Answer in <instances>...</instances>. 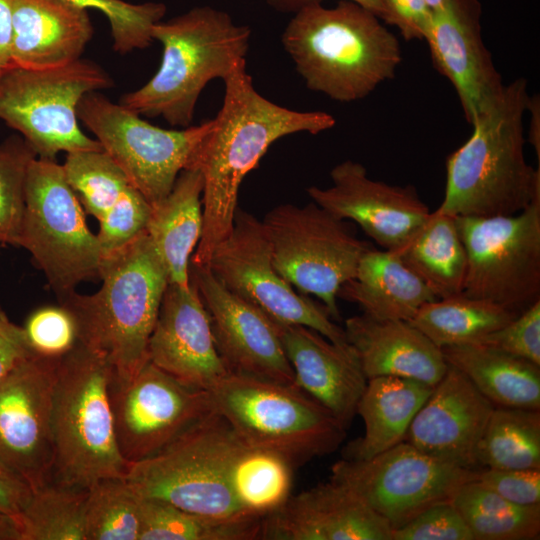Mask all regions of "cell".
<instances>
[{"mask_svg":"<svg viewBox=\"0 0 540 540\" xmlns=\"http://www.w3.org/2000/svg\"><path fill=\"white\" fill-rule=\"evenodd\" d=\"M223 105L187 169L203 178V229L190 263L208 266L215 247L231 232L244 177L279 138L298 132L318 134L335 125L331 114L295 111L260 95L246 67L225 80Z\"/></svg>","mask_w":540,"mask_h":540,"instance_id":"1","label":"cell"},{"mask_svg":"<svg viewBox=\"0 0 540 540\" xmlns=\"http://www.w3.org/2000/svg\"><path fill=\"white\" fill-rule=\"evenodd\" d=\"M529 99L526 79L517 78L475 119L471 136L447 157L438 211L454 217L513 215L540 195V167L524 155Z\"/></svg>","mask_w":540,"mask_h":540,"instance_id":"2","label":"cell"},{"mask_svg":"<svg viewBox=\"0 0 540 540\" xmlns=\"http://www.w3.org/2000/svg\"><path fill=\"white\" fill-rule=\"evenodd\" d=\"M306 86L338 102H353L391 80L402 61L398 39L361 5L340 0L322 2L294 13L282 34Z\"/></svg>","mask_w":540,"mask_h":540,"instance_id":"3","label":"cell"},{"mask_svg":"<svg viewBox=\"0 0 540 540\" xmlns=\"http://www.w3.org/2000/svg\"><path fill=\"white\" fill-rule=\"evenodd\" d=\"M101 287L58 298L75 318L79 343L103 356L113 378L127 381L149 361L148 343L169 283L167 270L144 231L102 259Z\"/></svg>","mask_w":540,"mask_h":540,"instance_id":"4","label":"cell"},{"mask_svg":"<svg viewBox=\"0 0 540 540\" xmlns=\"http://www.w3.org/2000/svg\"><path fill=\"white\" fill-rule=\"evenodd\" d=\"M250 35L248 26L210 6L159 21L152 37L163 47L160 67L142 87L122 95L119 104L172 126H191L204 87L246 67Z\"/></svg>","mask_w":540,"mask_h":540,"instance_id":"5","label":"cell"},{"mask_svg":"<svg viewBox=\"0 0 540 540\" xmlns=\"http://www.w3.org/2000/svg\"><path fill=\"white\" fill-rule=\"evenodd\" d=\"M112 368L78 344L58 365L52 409L54 459L50 481L87 490L100 480L124 478L109 397Z\"/></svg>","mask_w":540,"mask_h":540,"instance_id":"6","label":"cell"},{"mask_svg":"<svg viewBox=\"0 0 540 540\" xmlns=\"http://www.w3.org/2000/svg\"><path fill=\"white\" fill-rule=\"evenodd\" d=\"M209 393L243 444L294 467L334 452L346 437V428L296 384L229 372Z\"/></svg>","mask_w":540,"mask_h":540,"instance_id":"7","label":"cell"},{"mask_svg":"<svg viewBox=\"0 0 540 540\" xmlns=\"http://www.w3.org/2000/svg\"><path fill=\"white\" fill-rule=\"evenodd\" d=\"M240 442L214 409L155 455L129 464L124 479L138 496L187 512L220 518L251 516L243 512L229 484L231 461Z\"/></svg>","mask_w":540,"mask_h":540,"instance_id":"8","label":"cell"},{"mask_svg":"<svg viewBox=\"0 0 540 540\" xmlns=\"http://www.w3.org/2000/svg\"><path fill=\"white\" fill-rule=\"evenodd\" d=\"M111 86L107 72L87 59L49 69L11 61L0 69V119L18 131L39 158L102 150L81 129L77 107L85 94Z\"/></svg>","mask_w":540,"mask_h":540,"instance_id":"9","label":"cell"},{"mask_svg":"<svg viewBox=\"0 0 540 540\" xmlns=\"http://www.w3.org/2000/svg\"><path fill=\"white\" fill-rule=\"evenodd\" d=\"M85 214L62 164L34 158L27 172L17 247L30 253L57 298L76 291L84 281L99 278L101 250Z\"/></svg>","mask_w":540,"mask_h":540,"instance_id":"10","label":"cell"},{"mask_svg":"<svg viewBox=\"0 0 540 540\" xmlns=\"http://www.w3.org/2000/svg\"><path fill=\"white\" fill-rule=\"evenodd\" d=\"M261 222L276 270L305 295L319 298L331 318L339 320V289L354 278L371 245L358 239L346 220L314 202L281 204Z\"/></svg>","mask_w":540,"mask_h":540,"instance_id":"11","label":"cell"},{"mask_svg":"<svg viewBox=\"0 0 540 540\" xmlns=\"http://www.w3.org/2000/svg\"><path fill=\"white\" fill-rule=\"evenodd\" d=\"M467 253L462 294L519 315L540 300V195L506 216H456Z\"/></svg>","mask_w":540,"mask_h":540,"instance_id":"12","label":"cell"},{"mask_svg":"<svg viewBox=\"0 0 540 540\" xmlns=\"http://www.w3.org/2000/svg\"><path fill=\"white\" fill-rule=\"evenodd\" d=\"M77 116L151 206L169 194L211 126L163 129L98 91L82 97Z\"/></svg>","mask_w":540,"mask_h":540,"instance_id":"13","label":"cell"},{"mask_svg":"<svg viewBox=\"0 0 540 540\" xmlns=\"http://www.w3.org/2000/svg\"><path fill=\"white\" fill-rule=\"evenodd\" d=\"M478 472L434 458L404 440L370 459L342 458L331 467L330 479L352 491L393 531L430 506L451 501Z\"/></svg>","mask_w":540,"mask_h":540,"instance_id":"14","label":"cell"},{"mask_svg":"<svg viewBox=\"0 0 540 540\" xmlns=\"http://www.w3.org/2000/svg\"><path fill=\"white\" fill-rule=\"evenodd\" d=\"M207 267L227 290L274 322L302 325L337 345H349L344 328L325 306L296 293L276 270L262 222L250 213L237 209L231 232L215 247Z\"/></svg>","mask_w":540,"mask_h":540,"instance_id":"15","label":"cell"},{"mask_svg":"<svg viewBox=\"0 0 540 540\" xmlns=\"http://www.w3.org/2000/svg\"><path fill=\"white\" fill-rule=\"evenodd\" d=\"M109 397L118 447L129 464L155 455L214 410L209 391L181 383L150 361L130 380L112 376Z\"/></svg>","mask_w":540,"mask_h":540,"instance_id":"16","label":"cell"},{"mask_svg":"<svg viewBox=\"0 0 540 540\" xmlns=\"http://www.w3.org/2000/svg\"><path fill=\"white\" fill-rule=\"evenodd\" d=\"M59 361L34 354L0 381V461L33 490L51 479L52 409Z\"/></svg>","mask_w":540,"mask_h":540,"instance_id":"17","label":"cell"},{"mask_svg":"<svg viewBox=\"0 0 540 540\" xmlns=\"http://www.w3.org/2000/svg\"><path fill=\"white\" fill-rule=\"evenodd\" d=\"M189 280L208 312L217 351L229 372L295 384L276 322L227 290L208 267L190 263Z\"/></svg>","mask_w":540,"mask_h":540,"instance_id":"18","label":"cell"},{"mask_svg":"<svg viewBox=\"0 0 540 540\" xmlns=\"http://www.w3.org/2000/svg\"><path fill=\"white\" fill-rule=\"evenodd\" d=\"M330 177L327 188L308 187L309 197L332 215L357 223L385 250L401 246L431 213L413 186L374 180L359 162L337 164Z\"/></svg>","mask_w":540,"mask_h":540,"instance_id":"19","label":"cell"},{"mask_svg":"<svg viewBox=\"0 0 540 540\" xmlns=\"http://www.w3.org/2000/svg\"><path fill=\"white\" fill-rule=\"evenodd\" d=\"M425 34L434 67L453 85L471 125L505 84L481 35L478 0H452L432 11Z\"/></svg>","mask_w":540,"mask_h":540,"instance_id":"20","label":"cell"},{"mask_svg":"<svg viewBox=\"0 0 540 540\" xmlns=\"http://www.w3.org/2000/svg\"><path fill=\"white\" fill-rule=\"evenodd\" d=\"M151 363L192 388L209 391L228 373L208 312L190 282L168 283L148 343Z\"/></svg>","mask_w":540,"mask_h":540,"instance_id":"21","label":"cell"},{"mask_svg":"<svg viewBox=\"0 0 540 540\" xmlns=\"http://www.w3.org/2000/svg\"><path fill=\"white\" fill-rule=\"evenodd\" d=\"M494 407L461 371L448 365L415 414L405 441L441 461L480 470L476 449Z\"/></svg>","mask_w":540,"mask_h":540,"instance_id":"22","label":"cell"},{"mask_svg":"<svg viewBox=\"0 0 540 540\" xmlns=\"http://www.w3.org/2000/svg\"><path fill=\"white\" fill-rule=\"evenodd\" d=\"M262 540H392L390 525L330 479L288 499L261 521Z\"/></svg>","mask_w":540,"mask_h":540,"instance_id":"23","label":"cell"},{"mask_svg":"<svg viewBox=\"0 0 540 540\" xmlns=\"http://www.w3.org/2000/svg\"><path fill=\"white\" fill-rule=\"evenodd\" d=\"M277 327L295 384L347 429L368 381L354 349L302 325Z\"/></svg>","mask_w":540,"mask_h":540,"instance_id":"24","label":"cell"},{"mask_svg":"<svg viewBox=\"0 0 540 540\" xmlns=\"http://www.w3.org/2000/svg\"><path fill=\"white\" fill-rule=\"evenodd\" d=\"M344 331L367 379L397 376L435 386L447 371L441 348L409 321L362 314L348 318Z\"/></svg>","mask_w":540,"mask_h":540,"instance_id":"25","label":"cell"},{"mask_svg":"<svg viewBox=\"0 0 540 540\" xmlns=\"http://www.w3.org/2000/svg\"><path fill=\"white\" fill-rule=\"evenodd\" d=\"M12 62L49 69L81 58L94 29L87 10L63 0H11Z\"/></svg>","mask_w":540,"mask_h":540,"instance_id":"26","label":"cell"},{"mask_svg":"<svg viewBox=\"0 0 540 540\" xmlns=\"http://www.w3.org/2000/svg\"><path fill=\"white\" fill-rule=\"evenodd\" d=\"M338 297L357 304L371 318L403 321H410L423 305L438 299L394 251L372 246Z\"/></svg>","mask_w":540,"mask_h":540,"instance_id":"27","label":"cell"},{"mask_svg":"<svg viewBox=\"0 0 540 540\" xmlns=\"http://www.w3.org/2000/svg\"><path fill=\"white\" fill-rule=\"evenodd\" d=\"M434 386L411 378L378 376L368 379L357 405L364 434L342 451L347 460L370 459L405 440L408 428Z\"/></svg>","mask_w":540,"mask_h":540,"instance_id":"28","label":"cell"},{"mask_svg":"<svg viewBox=\"0 0 540 540\" xmlns=\"http://www.w3.org/2000/svg\"><path fill=\"white\" fill-rule=\"evenodd\" d=\"M203 178L197 169H184L169 194L154 206L145 232L168 273L169 283L190 284V260L203 229Z\"/></svg>","mask_w":540,"mask_h":540,"instance_id":"29","label":"cell"},{"mask_svg":"<svg viewBox=\"0 0 540 540\" xmlns=\"http://www.w3.org/2000/svg\"><path fill=\"white\" fill-rule=\"evenodd\" d=\"M441 350L494 406L540 410L539 365L482 343Z\"/></svg>","mask_w":540,"mask_h":540,"instance_id":"30","label":"cell"},{"mask_svg":"<svg viewBox=\"0 0 540 540\" xmlns=\"http://www.w3.org/2000/svg\"><path fill=\"white\" fill-rule=\"evenodd\" d=\"M393 251L438 299L463 292L467 253L454 216L436 209Z\"/></svg>","mask_w":540,"mask_h":540,"instance_id":"31","label":"cell"},{"mask_svg":"<svg viewBox=\"0 0 540 540\" xmlns=\"http://www.w3.org/2000/svg\"><path fill=\"white\" fill-rule=\"evenodd\" d=\"M516 316L498 304L461 293L426 303L409 322L443 348L478 343Z\"/></svg>","mask_w":540,"mask_h":540,"instance_id":"32","label":"cell"},{"mask_svg":"<svg viewBox=\"0 0 540 540\" xmlns=\"http://www.w3.org/2000/svg\"><path fill=\"white\" fill-rule=\"evenodd\" d=\"M451 503L462 515L474 540L540 538V504H514L477 479L462 484L453 494Z\"/></svg>","mask_w":540,"mask_h":540,"instance_id":"33","label":"cell"},{"mask_svg":"<svg viewBox=\"0 0 540 540\" xmlns=\"http://www.w3.org/2000/svg\"><path fill=\"white\" fill-rule=\"evenodd\" d=\"M294 466L272 451L240 442L231 461L229 484L248 515L263 518L291 495Z\"/></svg>","mask_w":540,"mask_h":540,"instance_id":"34","label":"cell"},{"mask_svg":"<svg viewBox=\"0 0 540 540\" xmlns=\"http://www.w3.org/2000/svg\"><path fill=\"white\" fill-rule=\"evenodd\" d=\"M139 540H257L262 518L210 517L140 497Z\"/></svg>","mask_w":540,"mask_h":540,"instance_id":"35","label":"cell"},{"mask_svg":"<svg viewBox=\"0 0 540 540\" xmlns=\"http://www.w3.org/2000/svg\"><path fill=\"white\" fill-rule=\"evenodd\" d=\"M476 462L479 469H540V410L495 406Z\"/></svg>","mask_w":540,"mask_h":540,"instance_id":"36","label":"cell"},{"mask_svg":"<svg viewBox=\"0 0 540 540\" xmlns=\"http://www.w3.org/2000/svg\"><path fill=\"white\" fill-rule=\"evenodd\" d=\"M87 490L48 481L16 518L21 540H86Z\"/></svg>","mask_w":540,"mask_h":540,"instance_id":"37","label":"cell"},{"mask_svg":"<svg viewBox=\"0 0 540 540\" xmlns=\"http://www.w3.org/2000/svg\"><path fill=\"white\" fill-rule=\"evenodd\" d=\"M62 167L85 213L97 221L133 186L102 150L66 153Z\"/></svg>","mask_w":540,"mask_h":540,"instance_id":"38","label":"cell"},{"mask_svg":"<svg viewBox=\"0 0 540 540\" xmlns=\"http://www.w3.org/2000/svg\"><path fill=\"white\" fill-rule=\"evenodd\" d=\"M140 498L124 478L87 489L86 540H139Z\"/></svg>","mask_w":540,"mask_h":540,"instance_id":"39","label":"cell"},{"mask_svg":"<svg viewBox=\"0 0 540 540\" xmlns=\"http://www.w3.org/2000/svg\"><path fill=\"white\" fill-rule=\"evenodd\" d=\"M37 155L19 136L0 144V246H17L25 210V186L30 163Z\"/></svg>","mask_w":540,"mask_h":540,"instance_id":"40","label":"cell"},{"mask_svg":"<svg viewBox=\"0 0 540 540\" xmlns=\"http://www.w3.org/2000/svg\"><path fill=\"white\" fill-rule=\"evenodd\" d=\"M75 7L102 12L109 21L113 49L127 54L144 49L153 42L152 28L163 20L166 5L162 2L129 3L124 0H63Z\"/></svg>","mask_w":540,"mask_h":540,"instance_id":"41","label":"cell"},{"mask_svg":"<svg viewBox=\"0 0 540 540\" xmlns=\"http://www.w3.org/2000/svg\"><path fill=\"white\" fill-rule=\"evenodd\" d=\"M22 327L32 352L42 357L61 359L79 344L75 318L60 303L35 309Z\"/></svg>","mask_w":540,"mask_h":540,"instance_id":"42","label":"cell"},{"mask_svg":"<svg viewBox=\"0 0 540 540\" xmlns=\"http://www.w3.org/2000/svg\"><path fill=\"white\" fill-rule=\"evenodd\" d=\"M151 205L131 186L98 221L97 235L102 259L118 252L145 231Z\"/></svg>","mask_w":540,"mask_h":540,"instance_id":"43","label":"cell"},{"mask_svg":"<svg viewBox=\"0 0 540 540\" xmlns=\"http://www.w3.org/2000/svg\"><path fill=\"white\" fill-rule=\"evenodd\" d=\"M392 540H474L460 512L451 501L425 509L392 531Z\"/></svg>","mask_w":540,"mask_h":540,"instance_id":"44","label":"cell"},{"mask_svg":"<svg viewBox=\"0 0 540 540\" xmlns=\"http://www.w3.org/2000/svg\"><path fill=\"white\" fill-rule=\"evenodd\" d=\"M478 343L540 366V300Z\"/></svg>","mask_w":540,"mask_h":540,"instance_id":"45","label":"cell"},{"mask_svg":"<svg viewBox=\"0 0 540 540\" xmlns=\"http://www.w3.org/2000/svg\"><path fill=\"white\" fill-rule=\"evenodd\" d=\"M477 480L514 504H540V469L484 468L479 470Z\"/></svg>","mask_w":540,"mask_h":540,"instance_id":"46","label":"cell"},{"mask_svg":"<svg viewBox=\"0 0 540 540\" xmlns=\"http://www.w3.org/2000/svg\"><path fill=\"white\" fill-rule=\"evenodd\" d=\"M382 21L396 26L405 40H424L432 19L426 0H381Z\"/></svg>","mask_w":540,"mask_h":540,"instance_id":"47","label":"cell"},{"mask_svg":"<svg viewBox=\"0 0 540 540\" xmlns=\"http://www.w3.org/2000/svg\"><path fill=\"white\" fill-rule=\"evenodd\" d=\"M32 355L23 327L13 323L0 306V381Z\"/></svg>","mask_w":540,"mask_h":540,"instance_id":"48","label":"cell"},{"mask_svg":"<svg viewBox=\"0 0 540 540\" xmlns=\"http://www.w3.org/2000/svg\"><path fill=\"white\" fill-rule=\"evenodd\" d=\"M33 488L0 461V513L17 518L29 502Z\"/></svg>","mask_w":540,"mask_h":540,"instance_id":"49","label":"cell"},{"mask_svg":"<svg viewBox=\"0 0 540 540\" xmlns=\"http://www.w3.org/2000/svg\"><path fill=\"white\" fill-rule=\"evenodd\" d=\"M11 0H0V69L12 61Z\"/></svg>","mask_w":540,"mask_h":540,"instance_id":"50","label":"cell"},{"mask_svg":"<svg viewBox=\"0 0 540 540\" xmlns=\"http://www.w3.org/2000/svg\"><path fill=\"white\" fill-rule=\"evenodd\" d=\"M355 2L375 14L381 21L383 9L381 0H349ZM267 4L281 13H295L302 7L322 0H266Z\"/></svg>","mask_w":540,"mask_h":540,"instance_id":"51","label":"cell"},{"mask_svg":"<svg viewBox=\"0 0 540 540\" xmlns=\"http://www.w3.org/2000/svg\"><path fill=\"white\" fill-rule=\"evenodd\" d=\"M539 96H530L527 111L530 112V128L528 141L534 147L537 154L538 164H540V106Z\"/></svg>","mask_w":540,"mask_h":540,"instance_id":"52","label":"cell"},{"mask_svg":"<svg viewBox=\"0 0 540 540\" xmlns=\"http://www.w3.org/2000/svg\"><path fill=\"white\" fill-rule=\"evenodd\" d=\"M0 540H21L16 519L2 513H0Z\"/></svg>","mask_w":540,"mask_h":540,"instance_id":"53","label":"cell"},{"mask_svg":"<svg viewBox=\"0 0 540 540\" xmlns=\"http://www.w3.org/2000/svg\"><path fill=\"white\" fill-rule=\"evenodd\" d=\"M450 1L452 0H426L427 4L429 5L432 11H436L438 9L443 8Z\"/></svg>","mask_w":540,"mask_h":540,"instance_id":"54","label":"cell"}]
</instances>
